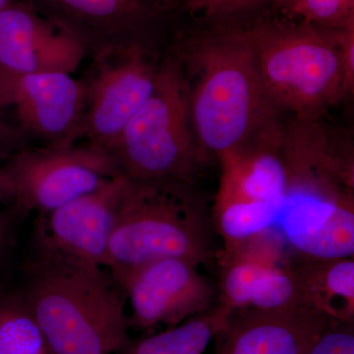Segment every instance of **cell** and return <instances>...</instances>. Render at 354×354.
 Returning <instances> with one entry per match:
<instances>
[{
  "mask_svg": "<svg viewBox=\"0 0 354 354\" xmlns=\"http://www.w3.org/2000/svg\"><path fill=\"white\" fill-rule=\"evenodd\" d=\"M23 301L55 354H111L129 346L120 288L101 267L32 239Z\"/></svg>",
  "mask_w": 354,
  "mask_h": 354,
  "instance_id": "obj_1",
  "label": "cell"
},
{
  "mask_svg": "<svg viewBox=\"0 0 354 354\" xmlns=\"http://www.w3.org/2000/svg\"><path fill=\"white\" fill-rule=\"evenodd\" d=\"M174 55L185 72L190 122L205 153L221 157L278 125L252 51L235 30L195 39Z\"/></svg>",
  "mask_w": 354,
  "mask_h": 354,
  "instance_id": "obj_2",
  "label": "cell"
},
{
  "mask_svg": "<svg viewBox=\"0 0 354 354\" xmlns=\"http://www.w3.org/2000/svg\"><path fill=\"white\" fill-rule=\"evenodd\" d=\"M235 31L252 51L277 111H288L298 121L318 120L348 95L335 30L290 18L259 20Z\"/></svg>",
  "mask_w": 354,
  "mask_h": 354,
  "instance_id": "obj_3",
  "label": "cell"
},
{
  "mask_svg": "<svg viewBox=\"0 0 354 354\" xmlns=\"http://www.w3.org/2000/svg\"><path fill=\"white\" fill-rule=\"evenodd\" d=\"M212 254L208 216L192 185L127 178L109 244L113 279L165 258L199 266Z\"/></svg>",
  "mask_w": 354,
  "mask_h": 354,
  "instance_id": "obj_4",
  "label": "cell"
},
{
  "mask_svg": "<svg viewBox=\"0 0 354 354\" xmlns=\"http://www.w3.org/2000/svg\"><path fill=\"white\" fill-rule=\"evenodd\" d=\"M189 122L185 72L169 55L160 62L152 94L111 155L120 174L130 180L193 185L207 153L191 134Z\"/></svg>",
  "mask_w": 354,
  "mask_h": 354,
  "instance_id": "obj_5",
  "label": "cell"
},
{
  "mask_svg": "<svg viewBox=\"0 0 354 354\" xmlns=\"http://www.w3.org/2000/svg\"><path fill=\"white\" fill-rule=\"evenodd\" d=\"M290 183L274 230L297 257L354 255V183L327 167L288 162Z\"/></svg>",
  "mask_w": 354,
  "mask_h": 354,
  "instance_id": "obj_6",
  "label": "cell"
},
{
  "mask_svg": "<svg viewBox=\"0 0 354 354\" xmlns=\"http://www.w3.org/2000/svg\"><path fill=\"white\" fill-rule=\"evenodd\" d=\"M2 196L18 213H50L122 176L109 153L88 144L29 146L1 165Z\"/></svg>",
  "mask_w": 354,
  "mask_h": 354,
  "instance_id": "obj_7",
  "label": "cell"
},
{
  "mask_svg": "<svg viewBox=\"0 0 354 354\" xmlns=\"http://www.w3.org/2000/svg\"><path fill=\"white\" fill-rule=\"evenodd\" d=\"M141 44L111 46L93 57L83 81L86 109L81 139L113 155L129 121L152 94L160 62Z\"/></svg>",
  "mask_w": 354,
  "mask_h": 354,
  "instance_id": "obj_8",
  "label": "cell"
},
{
  "mask_svg": "<svg viewBox=\"0 0 354 354\" xmlns=\"http://www.w3.org/2000/svg\"><path fill=\"white\" fill-rule=\"evenodd\" d=\"M288 249L278 230L272 228L223 251L218 304L232 311L311 308L300 290L292 260L286 256Z\"/></svg>",
  "mask_w": 354,
  "mask_h": 354,
  "instance_id": "obj_9",
  "label": "cell"
},
{
  "mask_svg": "<svg viewBox=\"0 0 354 354\" xmlns=\"http://www.w3.org/2000/svg\"><path fill=\"white\" fill-rule=\"evenodd\" d=\"M180 258L147 263L113 279L131 304V324L142 329L179 325L214 306L218 291Z\"/></svg>",
  "mask_w": 354,
  "mask_h": 354,
  "instance_id": "obj_10",
  "label": "cell"
},
{
  "mask_svg": "<svg viewBox=\"0 0 354 354\" xmlns=\"http://www.w3.org/2000/svg\"><path fill=\"white\" fill-rule=\"evenodd\" d=\"M10 106L19 127L34 146H69L81 139L86 109V88L70 74L6 75Z\"/></svg>",
  "mask_w": 354,
  "mask_h": 354,
  "instance_id": "obj_11",
  "label": "cell"
},
{
  "mask_svg": "<svg viewBox=\"0 0 354 354\" xmlns=\"http://www.w3.org/2000/svg\"><path fill=\"white\" fill-rule=\"evenodd\" d=\"M127 183V177H115L97 189L39 215L32 239L77 259L106 267L116 209Z\"/></svg>",
  "mask_w": 354,
  "mask_h": 354,
  "instance_id": "obj_12",
  "label": "cell"
},
{
  "mask_svg": "<svg viewBox=\"0 0 354 354\" xmlns=\"http://www.w3.org/2000/svg\"><path fill=\"white\" fill-rule=\"evenodd\" d=\"M85 57L68 32L31 6L11 2L0 12V73L71 74Z\"/></svg>",
  "mask_w": 354,
  "mask_h": 354,
  "instance_id": "obj_13",
  "label": "cell"
},
{
  "mask_svg": "<svg viewBox=\"0 0 354 354\" xmlns=\"http://www.w3.org/2000/svg\"><path fill=\"white\" fill-rule=\"evenodd\" d=\"M332 320L312 308L234 310L214 337L215 354H305Z\"/></svg>",
  "mask_w": 354,
  "mask_h": 354,
  "instance_id": "obj_14",
  "label": "cell"
},
{
  "mask_svg": "<svg viewBox=\"0 0 354 354\" xmlns=\"http://www.w3.org/2000/svg\"><path fill=\"white\" fill-rule=\"evenodd\" d=\"M44 1L46 18L68 32L92 57L111 46L144 44L137 32L153 14L150 0Z\"/></svg>",
  "mask_w": 354,
  "mask_h": 354,
  "instance_id": "obj_15",
  "label": "cell"
},
{
  "mask_svg": "<svg viewBox=\"0 0 354 354\" xmlns=\"http://www.w3.org/2000/svg\"><path fill=\"white\" fill-rule=\"evenodd\" d=\"M298 258L292 269L308 306L333 320L354 322L353 257Z\"/></svg>",
  "mask_w": 354,
  "mask_h": 354,
  "instance_id": "obj_16",
  "label": "cell"
},
{
  "mask_svg": "<svg viewBox=\"0 0 354 354\" xmlns=\"http://www.w3.org/2000/svg\"><path fill=\"white\" fill-rule=\"evenodd\" d=\"M232 310L216 304L160 334L130 344L124 354H202Z\"/></svg>",
  "mask_w": 354,
  "mask_h": 354,
  "instance_id": "obj_17",
  "label": "cell"
},
{
  "mask_svg": "<svg viewBox=\"0 0 354 354\" xmlns=\"http://www.w3.org/2000/svg\"><path fill=\"white\" fill-rule=\"evenodd\" d=\"M279 211V207L270 203H215L214 221L225 243L223 251L274 228Z\"/></svg>",
  "mask_w": 354,
  "mask_h": 354,
  "instance_id": "obj_18",
  "label": "cell"
},
{
  "mask_svg": "<svg viewBox=\"0 0 354 354\" xmlns=\"http://www.w3.org/2000/svg\"><path fill=\"white\" fill-rule=\"evenodd\" d=\"M0 354H55L19 291L0 295Z\"/></svg>",
  "mask_w": 354,
  "mask_h": 354,
  "instance_id": "obj_19",
  "label": "cell"
},
{
  "mask_svg": "<svg viewBox=\"0 0 354 354\" xmlns=\"http://www.w3.org/2000/svg\"><path fill=\"white\" fill-rule=\"evenodd\" d=\"M281 7L288 17L326 30L342 29L354 22V0H288Z\"/></svg>",
  "mask_w": 354,
  "mask_h": 354,
  "instance_id": "obj_20",
  "label": "cell"
},
{
  "mask_svg": "<svg viewBox=\"0 0 354 354\" xmlns=\"http://www.w3.org/2000/svg\"><path fill=\"white\" fill-rule=\"evenodd\" d=\"M305 354H354V322L330 321Z\"/></svg>",
  "mask_w": 354,
  "mask_h": 354,
  "instance_id": "obj_21",
  "label": "cell"
},
{
  "mask_svg": "<svg viewBox=\"0 0 354 354\" xmlns=\"http://www.w3.org/2000/svg\"><path fill=\"white\" fill-rule=\"evenodd\" d=\"M10 106V97L3 76L0 74V165L29 147L20 128L9 124L4 118V109Z\"/></svg>",
  "mask_w": 354,
  "mask_h": 354,
  "instance_id": "obj_22",
  "label": "cell"
},
{
  "mask_svg": "<svg viewBox=\"0 0 354 354\" xmlns=\"http://www.w3.org/2000/svg\"><path fill=\"white\" fill-rule=\"evenodd\" d=\"M192 14L209 18L225 17L264 3L265 0H183Z\"/></svg>",
  "mask_w": 354,
  "mask_h": 354,
  "instance_id": "obj_23",
  "label": "cell"
},
{
  "mask_svg": "<svg viewBox=\"0 0 354 354\" xmlns=\"http://www.w3.org/2000/svg\"><path fill=\"white\" fill-rule=\"evenodd\" d=\"M344 67V81L348 95L354 87V22L342 29L335 30Z\"/></svg>",
  "mask_w": 354,
  "mask_h": 354,
  "instance_id": "obj_24",
  "label": "cell"
},
{
  "mask_svg": "<svg viewBox=\"0 0 354 354\" xmlns=\"http://www.w3.org/2000/svg\"><path fill=\"white\" fill-rule=\"evenodd\" d=\"M17 214L18 212L15 209L13 211L0 212V257L12 239Z\"/></svg>",
  "mask_w": 354,
  "mask_h": 354,
  "instance_id": "obj_25",
  "label": "cell"
},
{
  "mask_svg": "<svg viewBox=\"0 0 354 354\" xmlns=\"http://www.w3.org/2000/svg\"><path fill=\"white\" fill-rule=\"evenodd\" d=\"M150 1L158 4H172L176 3V2L183 1V0H150Z\"/></svg>",
  "mask_w": 354,
  "mask_h": 354,
  "instance_id": "obj_26",
  "label": "cell"
},
{
  "mask_svg": "<svg viewBox=\"0 0 354 354\" xmlns=\"http://www.w3.org/2000/svg\"><path fill=\"white\" fill-rule=\"evenodd\" d=\"M3 187H4L3 174H2L1 165H0V195H2V193H3Z\"/></svg>",
  "mask_w": 354,
  "mask_h": 354,
  "instance_id": "obj_27",
  "label": "cell"
},
{
  "mask_svg": "<svg viewBox=\"0 0 354 354\" xmlns=\"http://www.w3.org/2000/svg\"><path fill=\"white\" fill-rule=\"evenodd\" d=\"M11 3V0H0V12Z\"/></svg>",
  "mask_w": 354,
  "mask_h": 354,
  "instance_id": "obj_28",
  "label": "cell"
},
{
  "mask_svg": "<svg viewBox=\"0 0 354 354\" xmlns=\"http://www.w3.org/2000/svg\"><path fill=\"white\" fill-rule=\"evenodd\" d=\"M267 1H274V2H277V3L279 4V6H283V3H285V2L288 1V0H265V2H267Z\"/></svg>",
  "mask_w": 354,
  "mask_h": 354,
  "instance_id": "obj_29",
  "label": "cell"
}]
</instances>
